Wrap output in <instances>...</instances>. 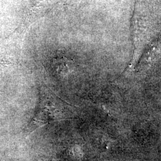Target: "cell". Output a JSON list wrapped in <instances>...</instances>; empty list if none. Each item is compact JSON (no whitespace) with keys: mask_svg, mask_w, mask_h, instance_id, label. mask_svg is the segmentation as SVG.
I'll return each instance as SVG.
<instances>
[]
</instances>
